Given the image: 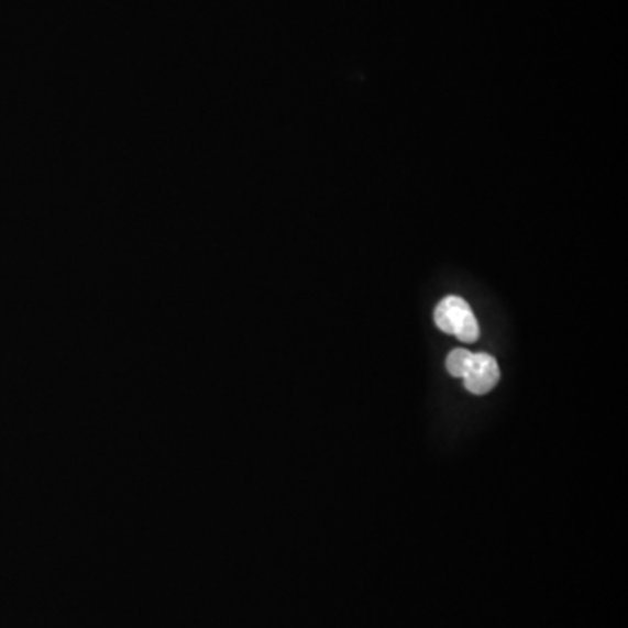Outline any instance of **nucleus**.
<instances>
[{
	"instance_id": "obj_1",
	"label": "nucleus",
	"mask_w": 628,
	"mask_h": 628,
	"mask_svg": "<svg viewBox=\"0 0 628 628\" xmlns=\"http://www.w3.org/2000/svg\"><path fill=\"white\" fill-rule=\"evenodd\" d=\"M434 323L442 332L451 333L463 342H475L481 335L478 321L466 300L449 296L434 309Z\"/></svg>"
},
{
	"instance_id": "obj_2",
	"label": "nucleus",
	"mask_w": 628,
	"mask_h": 628,
	"mask_svg": "<svg viewBox=\"0 0 628 628\" xmlns=\"http://www.w3.org/2000/svg\"><path fill=\"white\" fill-rule=\"evenodd\" d=\"M464 386L473 395H485L498 384V362L487 353H473L472 363L464 374Z\"/></svg>"
},
{
	"instance_id": "obj_3",
	"label": "nucleus",
	"mask_w": 628,
	"mask_h": 628,
	"mask_svg": "<svg viewBox=\"0 0 628 628\" xmlns=\"http://www.w3.org/2000/svg\"><path fill=\"white\" fill-rule=\"evenodd\" d=\"M472 351L469 350H454L448 356V371L451 376L461 377L463 379L464 374L469 371L470 363H472Z\"/></svg>"
}]
</instances>
